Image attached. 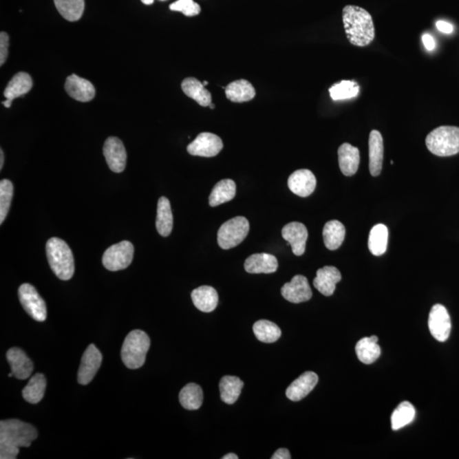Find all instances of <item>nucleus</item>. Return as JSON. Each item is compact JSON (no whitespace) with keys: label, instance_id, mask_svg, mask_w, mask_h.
<instances>
[{"label":"nucleus","instance_id":"nucleus-1","mask_svg":"<svg viewBox=\"0 0 459 459\" xmlns=\"http://www.w3.org/2000/svg\"><path fill=\"white\" fill-rule=\"evenodd\" d=\"M34 426L18 419L0 422V458L14 459L20 447H28L37 438Z\"/></svg>","mask_w":459,"mask_h":459},{"label":"nucleus","instance_id":"nucleus-15","mask_svg":"<svg viewBox=\"0 0 459 459\" xmlns=\"http://www.w3.org/2000/svg\"><path fill=\"white\" fill-rule=\"evenodd\" d=\"M284 239L291 245L292 253L296 256H301L306 251L308 231L305 225L299 222H291L281 230Z\"/></svg>","mask_w":459,"mask_h":459},{"label":"nucleus","instance_id":"nucleus-38","mask_svg":"<svg viewBox=\"0 0 459 459\" xmlns=\"http://www.w3.org/2000/svg\"><path fill=\"white\" fill-rule=\"evenodd\" d=\"M360 86L355 81H343L330 89L331 98L341 100L355 98L359 95Z\"/></svg>","mask_w":459,"mask_h":459},{"label":"nucleus","instance_id":"nucleus-5","mask_svg":"<svg viewBox=\"0 0 459 459\" xmlns=\"http://www.w3.org/2000/svg\"><path fill=\"white\" fill-rule=\"evenodd\" d=\"M425 143L428 150L436 156H453L459 153V128L440 126L429 134Z\"/></svg>","mask_w":459,"mask_h":459},{"label":"nucleus","instance_id":"nucleus-34","mask_svg":"<svg viewBox=\"0 0 459 459\" xmlns=\"http://www.w3.org/2000/svg\"><path fill=\"white\" fill-rule=\"evenodd\" d=\"M180 403L187 410H198L204 401V392L200 385L190 383L180 392Z\"/></svg>","mask_w":459,"mask_h":459},{"label":"nucleus","instance_id":"nucleus-31","mask_svg":"<svg viewBox=\"0 0 459 459\" xmlns=\"http://www.w3.org/2000/svg\"><path fill=\"white\" fill-rule=\"evenodd\" d=\"M323 235L326 248L330 250H336L345 240V228L338 220H330L324 226Z\"/></svg>","mask_w":459,"mask_h":459},{"label":"nucleus","instance_id":"nucleus-8","mask_svg":"<svg viewBox=\"0 0 459 459\" xmlns=\"http://www.w3.org/2000/svg\"><path fill=\"white\" fill-rule=\"evenodd\" d=\"M18 295L21 306L32 319L38 321L46 320L45 302L32 285L29 284L21 285L18 289Z\"/></svg>","mask_w":459,"mask_h":459},{"label":"nucleus","instance_id":"nucleus-46","mask_svg":"<svg viewBox=\"0 0 459 459\" xmlns=\"http://www.w3.org/2000/svg\"><path fill=\"white\" fill-rule=\"evenodd\" d=\"M222 458L223 459H238V457L237 456L236 454L229 453V454H226V456H224Z\"/></svg>","mask_w":459,"mask_h":459},{"label":"nucleus","instance_id":"nucleus-47","mask_svg":"<svg viewBox=\"0 0 459 459\" xmlns=\"http://www.w3.org/2000/svg\"><path fill=\"white\" fill-rule=\"evenodd\" d=\"M142 2L144 3V5L150 6L151 3H153L154 0H142Z\"/></svg>","mask_w":459,"mask_h":459},{"label":"nucleus","instance_id":"nucleus-2","mask_svg":"<svg viewBox=\"0 0 459 459\" xmlns=\"http://www.w3.org/2000/svg\"><path fill=\"white\" fill-rule=\"evenodd\" d=\"M343 23L346 37L352 45L365 47L374 41V21L366 10L359 6H346L343 9Z\"/></svg>","mask_w":459,"mask_h":459},{"label":"nucleus","instance_id":"nucleus-25","mask_svg":"<svg viewBox=\"0 0 459 459\" xmlns=\"http://www.w3.org/2000/svg\"><path fill=\"white\" fill-rule=\"evenodd\" d=\"M182 88L188 97L197 101L202 107H209L212 103V96L202 83L195 78L184 79Z\"/></svg>","mask_w":459,"mask_h":459},{"label":"nucleus","instance_id":"nucleus-4","mask_svg":"<svg viewBox=\"0 0 459 459\" xmlns=\"http://www.w3.org/2000/svg\"><path fill=\"white\" fill-rule=\"evenodd\" d=\"M151 341L142 330H133L125 338L121 350L122 363L129 370H138L146 361Z\"/></svg>","mask_w":459,"mask_h":459},{"label":"nucleus","instance_id":"nucleus-14","mask_svg":"<svg viewBox=\"0 0 459 459\" xmlns=\"http://www.w3.org/2000/svg\"><path fill=\"white\" fill-rule=\"evenodd\" d=\"M289 189L299 197L306 198L313 193L317 186V179L309 169H299L289 176Z\"/></svg>","mask_w":459,"mask_h":459},{"label":"nucleus","instance_id":"nucleus-24","mask_svg":"<svg viewBox=\"0 0 459 459\" xmlns=\"http://www.w3.org/2000/svg\"><path fill=\"white\" fill-rule=\"evenodd\" d=\"M225 89L227 99L236 103H247L254 99L256 95L254 86L245 79L231 83Z\"/></svg>","mask_w":459,"mask_h":459},{"label":"nucleus","instance_id":"nucleus-18","mask_svg":"<svg viewBox=\"0 0 459 459\" xmlns=\"http://www.w3.org/2000/svg\"><path fill=\"white\" fill-rule=\"evenodd\" d=\"M317 383V374L313 372H306L288 386L286 396L292 402H299L312 392Z\"/></svg>","mask_w":459,"mask_h":459},{"label":"nucleus","instance_id":"nucleus-11","mask_svg":"<svg viewBox=\"0 0 459 459\" xmlns=\"http://www.w3.org/2000/svg\"><path fill=\"white\" fill-rule=\"evenodd\" d=\"M103 355L95 345H89L82 356L81 367L78 372V382L82 385L89 384L98 372Z\"/></svg>","mask_w":459,"mask_h":459},{"label":"nucleus","instance_id":"nucleus-20","mask_svg":"<svg viewBox=\"0 0 459 459\" xmlns=\"http://www.w3.org/2000/svg\"><path fill=\"white\" fill-rule=\"evenodd\" d=\"M339 164L345 176H352L359 171L360 151L349 143L342 144L338 150Z\"/></svg>","mask_w":459,"mask_h":459},{"label":"nucleus","instance_id":"nucleus-19","mask_svg":"<svg viewBox=\"0 0 459 459\" xmlns=\"http://www.w3.org/2000/svg\"><path fill=\"white\" fill-rule=\"evenodd\" d=\"M341 273L334 266H324L317 272L314 287L325 296L334 295L336 284L341 280Z\"/></svg>","mask_w":459,"mask_h":459},{"label":"nucleus","instance_id":"nucleus-36","mask_svg":"<svg viewBox=\"0 0 459 459\" xmlns=\"http://www.w3.org/2000/svg\"><path fill=\"white\" fill-rule=\"evenodd\" d=\"M416 411L414 405L409 402H403L396 408L392 415V427L393 431L398 429L410 425L414 420Z\"/></svg>","mask_w":459,"mask_h":459},{"label":"nucleus","instance_id":"nucleus-13","mask_svg":"<svg viewBox=\"0 0 459 459\" xmlns=\"http://www.w3.org/2000/svg\"><path fill=\"white\" fill-rule=\"evenodd\" d=\"M281 295L286 301L299 303L310 301L312 297V288L306 277L297 275L291 281L285 284L281 289Z\"/></svg>","mask_w":459,"mask_h":459},{"label":"nucleus","instance_id":"nucleus-48","mask_svg":"<svg viewBox=\"0 0 459 459\" xmlns=\"http://www.w3.org/2000/svg\"><path fill=\"white\" fill-rule=\"evenodd\" d=\"M209 108H211V109H214V108H215V105L211 103V105H209Z\"/></svg>","mask_w":459,"mask_h":459},{"label":"nucleus","instance_id":"nucleus-49","mask_svg":"<svg viewBox=\"0 0 459 459\" xmlns=\"http://www.w3.org/2000/svg\"><path fill=\"white\" fill-rule=\"evenodd\" d=\"M202 84H204V86H205V85H208V82H207V81H204V83H202Z\"/></svg>","mask_w":459,"mask_h":459},{"label":"nucleus","instance_id":"nucleus-30","mask_svg":"<svg viewBox=\"0 0 459 459\" xmlns=\"http://www.w3.org/2000/svg\"><path fill=\"white\" fill-rule=\"evenodd\" d=\"M244 382L236 376H225L220 382V398L226 404H234L239 398Z\"/></svg>","mask_w":459,"mask_h":459},{"label":"nucleus","instance_id":"nucleus-44","mask_svg":"<svg viewBox=\"0 0 459 459\" xmlns=\"http://www.w3.org/2000/svg\"><path fill=\"white\" fill-rule=\"evenodd\" d=\"M291 454L286 448H280L273 454L272 459H290Z\"/></svg>","mask_w":459,"mask_h":459},{"label":"nucleus","instance_id":"nucleus-12","mask_svg":"<svg viewBox=\"0 0 459 459\" xmlns=\"http://www.w3.org/2000/svg\"><path fill=\"white\" fill-rule=\"evenodd\" d=\"M103 153L111 171L121 173L125 171L127 153L121 140L117 137L107 138L104 144Z\"/></svg>","mask_w":459,"mask_h":459},{"label":"nucleus","instance_id":"nucleus-37","mask_svg":"<svg viewBox=\"0 0 459 459\" xmlns=\"http://www.w3.org/2000/svg\"><path fill=\"white\" fill-rule=\"evenodd\" d=\"M255 335L263 343H274L280 339L281 331L277 324L268 320L256 321L253 327Z\"/></svg>","mask_w":459,"mask_h":459},{"label":"nucleus","instance_id":"nucleus-6","mask_svg":"<svg viewBox=\"0 0 459 459\" xmlns=\"http://www.w3.org/2000/svg\"><path fill=\"white\" fill-rule=\"evenodd\" d=\"M249 233V222L245 217L237 216L220 226L217 240L220 248L230 249L243 242Z\"/></svg>","mask_w":459,"mask_h":459},{"label":"nucleus","instance_id":"nucleus-42","mask_svg":"<svg viewBox=\"0 0 459 459\" xmlns=\"http://www.w3.org/2000/svg\"><path fill=\"white\" fill-rule=\"evenodd\" d=\"M436 28L440 32H443V34H450L453 32V26L449 23H447L445 21H438L436 23Z\"/></svg>","mask_w":459,"mask_h":459},{"label":"nucleus","instance_id":"nucleus-27","mask_svg":"<svg viewBox=\"0 0 459 459\" xmlns=\"http://www.w3.org/2000/svg\"><path fill=\"white\" fill-rule=\"evenodd\" d=\"M32 88L31 76L27 72H18L6 86L3 96L6 99L13 101L17 97L26 95Z\"/></svg>","mask_w":459,"mask_h":459},{"label":"nucleus","instance_id":"nucleus-26","mask_svg":"<svg viewBox=\"0 0 459 459\" xmlns=\"http://www.w3.org/2000/svg\"><path fill=\"white\" fill-rule=\"evenodd\" d=\"M377 336L360 339L356 345V356L364 364L374 363L381 356V349Z\"/></svg>","mask_w":459,"mask_h":459},{"label":"nucleus","instance_id":"nucleus-28","mask_svg":"<svg viewBox=\"0 0 459 459\" xmlns=\"http://www.w3.org/2000/svg\"><path fill=\"white\" fill-rule=\"evenodd\" d=\"M173 214L171 202L167 198H159L158 202V212L156 220V227L158 233L162 237H168L171 235L173 229Z\"/></svg>","mask_w":459,"mask_h":459},{"label":"nucleus","instance_id":"nucleus-29","mask_svg":"<svg viewBox=\"0 0 459 459\" xmlns=\"http://www.w3.org/2000/svg\"><path fill=\"white\" fill-rule=\"evenodd\" d=\"M237 193L236 183L233 180H222L217 183L209 196V205L216 207L233 200Z\"/></svg>","mask_w":459,"mask_h":459},{"label":"nucleus","instance_id":"nucleus-33","mask_svg":"<svg viewBox=\"0 0 459 459\" xmlns=\"http://www.w3.org/2000/svg\"><path fill=\"white\" fill-rule=\"evenodd\" d=\"M46 389V379L45 375L36 374L32 376L28 384L23 390V396L26 402L31 404H37L45 396Z\"/></svg>","mask_w":459,"mask_h":459},{"label":"nucleus","instance_id":"nucleus-3","mask_svg":"<svg viewBox=\"0 0 459 459\" xmlns=\"http://www.w3.org/2000/svg\"><path fill=\"white\" fill-rule=\"evenodd\" d=\"M46 255L50 268L59 279H71L75 270L74 259L66 242L58 237L50 238L46 244Z\"/></svg>","mask_w":459,"mask_h":459},{"label":"nucleus","instance_id":"nucleus-41","mask_svg":"<svg viewBox=\"0 0 459 459\" xmlns=\"http://www.w3.org/2000/svg\"><path fill=\"white\" fill-rule=\"evenodd\" d=\"M9 36L5 32L0 34V65L6 63L8 56Z\"/></svg>","mask_w":459,"mask_h":459},{"label":"nucleus","instance_id":"nucleus-9","mask_svg":"<svg viewBox=\"0 0 459 459\" xmlns=\"http://www.w3.org/2000/svg\"><path fill=\"white\" fill-rule=\"evenodd\" d=\"M223 149L222 140L212 133H201L188 145L187 151L193 156L215 157Z\"/></svg>","mask_w":459,"mask_h":459},{"label":"nucleus","instance_id":"nucleus-10","mask_svg":"<svg viewBox=\"0 0 459 459\" xmlns=\"http://www.w3.org/2000/svg\"><path fill=\"white\" fill-rule=\"evenodd\" d=\"M429 330L434 338L445 342L451 334V318L445 306L437 303L432 307L429 316Z\"/></svg>","mask_w":459,"mask_h":459},{"label":"nucleus","instance_id":"nucleus-22","mask_svg":"<svg viewBox=\"0 0 459 459\" xmlns=\"http://www.w3.org/2000/svg\"><path fill=\"white\" fill-rule=\"evenodd\" d=\"M370 171L373 176L381 175L384 160V140L378 130L371 131L370 136Z\"/></svg>","mask_w":459,"mask_h":459},{"label":"nucleus","instance_id":"nucleus-45","mask_svg":"<svg viewBox=\"0 0 459 459\" xmlns=\"http://www.w3.org/2000/svg\"><path fill=\"white\" fill-rule=\"evenodd\" d=\"M5 161V156H3V150L0 151V169H2Z\"/></svg>","mask_w":459,"mask_h":459},{"label":"nucleus","instance_id":"nucleus-32","mask_svg":"<svg viewBox=\"0 0 459 459\" xmlns=\"http://www.w3.org/2000/svg\"><path fill=\"white\" fill-rule=\"evenodd\" d=\"M388 228L383 224H378L372 228L368 238V248L375 256L385 254L388 244Z\"/></svg>","mask_w":459,"mask_h":459},{"label":"nucleus","instance_id":"nucleus-43","mask_svg":"<svg viewBox=\"0 0 459 459\" xmlns=\"http://www.w3.org/2000/svg\"><path fill=\"white\" fill-rule=\"evenodd\" d=\"M422 41L424 43L425 48L431 52L436 48V41L431 34H425L422 36Z\"/></svg>","mask_w":459,"mask_h":459},{"label":"nucleus","instance_id":"nucleus-23","mask_svg":"<svg viewBox=\"0 0 459 459\" xmlns=\"http://www.w3.org/2000/svg\"><path fill=\"white\" fill-rule=\"evenodd\" d=\"M191 299L194 306L202 312H214L218 306V292L211 286H201L191 292Z\"/></svg>","mask_w":459,"mask_h":459},{"label":"nucleus","instance_id":"nucleus-21","mask_svg":"<svg viewBox=\"0 0 459 459\" xmlns=\"http://www.w3.org/2000/svg\"><path fill=\"white\" fill-rule=\"evenodd\" d=\"M278 261L274 255L270 254H255L245 260L244 269L251 274H270L277 272Z\"/></svg>","mask_w":459,"mask_h":459},{"label":"nucleus","instance_id":"nucleus-40","mask_svg":"<svg viewBox=\"0 0 459 459\" xmlns=\"http://www.w3.org/2000/svg\"><path fill=\"white\" fill-rule=\"evenodd\" d=\"M173 12H182L186 17L198 16L201 12V7L193 0H178L169 6Z\"/></svg>","mask_w":459,"mask_h":459},{"label":"nucleus","instance_id":"nucleus-17","mask_svg":"<svg viewBox=\"0 0 459 459\" xmlns=\"http://www.w3.org/2000/svg\"><path fill=\"white\" fill-rule=\"evenodd\" d=\"M65 89L72 98L81 103H88L96 96L95 87L85 78L72 74L65 83Z\"/></svg>","mask_w":459,"mask_h":459},{"label":"nucleus","instance_id":"nucleus-39","mask_svg":"<svg viewBox=\"0 0 459 459\" xmlns=\"http://www.w3.org/2000/svg\"><path fill=\"white\" fill-rule=\"evenodd\" d=\"M14 193L13 184L9 180L0 182V224H3L8 215Z\"/></svg>","mask_w":459,"mask_h":459},{"label":"nucleus","instance_id":"nucleus-16","mask_svg":"<svg viewBox=\"0 0 459 459\" xmlns=\"http://www.w3.org/2000/svg\"><path fill=\"white\" fill-rule=\"evenodd\" d=\"M6 359L14 378L24 381L30 377L34 371V363L23 350L17 347L10 349L6 353Z\"/></svg>","mask_w":459,"mask_h":459},{"label":"nucleus","instance_id":"nucleus-35","mask_svg":"<svg viewBox=\"0 0 459 459\" xmlns=\"http://www.w3.org/2000/svg\"><path fill=\"white\" fill-rule=\"evenodd\" d=\"M58 12L65 19L77 21L85 10V0H54Z\"/></svg>","mask_w":459,"mask_h":459},{"label":"nucleus","instance_id":"nucleus-7","mask_svg":"<svg viewBox=\"0 0 459 459\" xmlns=\"http://www.w3.org/2000/svg\"><path fill=\"white\" fill-rule=\"evenodd\" d=\"M134 252V246L129 241H122L111 246L103 255V264L105 268L111 272L127 268L132 262Z\"/></svg>","mask_w":459,"mask_h":459},{"label":"nucleus","instance_id":"nucleus-50","mask_svg":"<svg viewBox=\"0 0 459 459\" xmlns=\"http://www.w3.org/2000/svg\"><path fill=\"white\" fill-rule=\"evenodd\" d=\"M162 1H164V0H162Z\"/></svg>","mask_w":459,"mask_h":459}]
</instances>
